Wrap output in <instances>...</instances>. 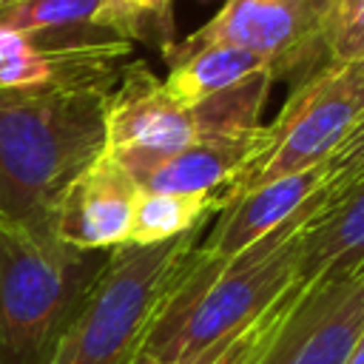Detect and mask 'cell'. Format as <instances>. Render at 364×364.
Here are the masks:
<instances>
[{"instance_id": "cell-1", "label": "cell", "mask_w": 364, "mask_h": 364, "mask_svg": "<svg viewBox=\"0 0 364 364\" xmlns=\"http://www.w3.org/2000/svg\"><path fill=\"white\" fill-rule=\"evenodd\" d=\"M114 85L51 82L0 91L3 219L51 230V210L65 185L105 151Z\"/></svg>"}, {"instance_id": "cell-2", "label": "cell", "mask_w": 364, "mask_h": 364, "mask_svg": "<svg viewBox=\"0 0 364 364\" xmlns=\"http://www.w3.org/2000/svg\"><path fill=\"white\" fill-rule=\"evenodd\" d=\"M313 213L316 196L230 259H205L193 250L139 353L156 361H176L216 344L267 310L296 282L301 230Z\"/></svg>"}, {"instance_id": "cell-3", "label": "cell", "mask_w": 364, "mask_h": 364, "mask_svg": "<svg viewBox=\"0 0 364 364\" xmlns=\"http://www.w3.org/2000/svg\"><path fill=\"white\" fill-rule=\"evenodd\" d=\"M202 228L159 245H119L43 364H131L185 273Z\"/></svg>"}, {"instance_id": "cell-4", "label": "cell", "mask_w": 364, "mask_h": 364, "mask_svg": "<svg viewBox=\"0 0 364 364\" xmlns=\"http://www.w3.org/2000/svg\"><path fill=\"white\" fill-rule=\"evenodd\" d=\"M105 259L0 216V364H43Z\"/></svg>"}, {"instance_id": "cell-5", "label": "cell", "mask_w": 364, "mask_h": 364, "mask_svg": "<svg viewBox=\"0 0 364 364\" xmlns=\"http://www.w3.org/2000/svg\"><path fill=\"white\" fill-rule=\"evenodd\" d=\"M361 114L364 60L327 65L299 80L279 119L273 122V145L219 196V210L267 182L324 165Z\"/></svg>"}, {"instance_id": "cell-6", "label": "cell", "mask_w": 364, "mask_h": 364, "mask_svg": "<svg viewBox=\"0 0 364 364\" xmlns=\"http://www.w3.org/2000/svg\"><path fill=\"white\" fill-rule=\"evenodd\" d=\"M327 0H228L173 51L239 46L267 60L273 77H310L327 68L321 20Z\"/></svg>"}, {"instance_id": "cell-7", "label": "cell", "mask_w": 364, "mask_h": 364, "mask_svg": "<svg viewBox=\"0 0 364 364\" xmlns=\"http://www.w3.org/2000/svg\"><path fill=\"white\" fill-rule=\"evenodd\" d=\"M199 139V111L171 100L142 60L125 63L105 111V154L136 179Z\"/></svg>"}, {"instance_id": "cell-8", "label": "cell", "mask_w": 364, "mask_h": 364, "mask_svg": "<svg viewBox=\"0 0 364 364\" xmlns=\"http://www.w3.org/2000/svg\"><path fill=\"white\" fill-rule=\"evenodd\" d=\"M364 333V264L304 287L259 364H344Z\"/></svg>"}, {"instance_id": "cell-9", "label": "cell", "mask_w": 364, "mask_h": 364, "mask_svg": "<svg viewBox=\"0 0 364 364\" xmlns=\"http://www.w3.org/2000/svg\"><path fill=\"white\" fill-rule=\"evenodd\" d=\"M136 179L105 151L82 168L51 210V233L77 250H114L128 245Z\"/></svg>"}, {"instance_id": "cell-10", "label": "cell", "mask_w": 364, "mask_h": 364, "mask_svg": "<svg viewBox=\"0 0 364 364\" xmlns=\"http://www.w3.org/2000/svg\"><path fill=\"white\" fill-rule=\"evenodd\" d=\"M273 125H259L242 134L205 136L176 156L148 168L136 176L142 191H168V193H202L219 196L273 145Z\"/></svg>"}, {"instance_id": "cell-11", "label": "cell", "mask_w": 364, "mask_h": 364, "mask_svg": "<svg viewBox=\"0 0 364 364\" xmlns=\"http://www.w3.org/2000/svg\"><path fill=\"white\" fill-rule=\"evenodd\" d=\"M324 179V165L282 176L276 182H267L236 202H230L225 210H219L216 225L210 236L196 247L205 259H230L276 230L284 219H290L301 205H307Z\"/></svg>"}, {"instance_id": "cell-12", "label": "cell", "mask_w": 364, "mask_h": 364, "mask_svg": "<svg viewBox=\"0 0 364 364\" xmlns=\"http://www.w3.org/2000/svg\"><path fill=\"white\" fill-rule=\"evenodd\" d=\"M364 264V176L301 230L296 282L304 287L341 279Z\"/></svg>"}, {"instance_id": "cell-13", "label": "cell", "mask_w": 364, "mask_h": 364, "mask_svg": "<svg viewBox=\"0 0 364 364\" xmlns=\"http://www.w3.org/2000/svg\"><path fill=\"white\" fill-rule=\"evenodd\" d=\"M165 54L168 60H173V65L162 80V88L171 100H176L185 108H193L202 100L230 85H239L253 74L270 71L264 57L239 46H202L191 51L165 48Z\"/></svg>"}, {"instance_id": "cell-14", "label": "cell", "mask_w": 364, "mask_h": 364, "mask_svg": "<svg viewBox=\"0 0 364 364\" xmlns=\"http://www.w3.org/2000/svg\"><path fill=\"white\" fill-rule=\"evenodd\" d=\"M304 293V284L293 282L267 310H262L253 321H247L245 327H239L236 333L219 338L216 344L176 358V361H156L145 353H136L131 364H259L264 358V353L270 350V344L276 341V336L282 333L287 316L293 313L299 296Z\"/></svg>"}, {"instance_id": "cell-15", "label": "cell", "mask_w": 364, "mask_h": 364, "mask_svg": "<svg viewBox=\"0 0 364 364\" xmlns=\"http://www.w3.org/2000/svg\"><path fill=\"white\" fill-rule=\"evenodd\" d=\"M219 213L216 196L202 193H168V191H142L134 202L128 245H159L176 239L210 216Z\"/></svg>"}, {"instance_id": "cell-16", "label": "cell", "mask_w": 364, "mask_h": 364, "mask_svg": "<svg viewBox=\"0 0 364 364\" xmlns=\"http://www.w3.org/2000/svg\"><path fill=\"white\" fill-rule=\"evenodd\" d=\"M102 3L105 0H17L0 9V26L31 37L82 34L97 28L94 17Z\"/></svg>"}, {"instance_id": "cell-17", "label": "cell", "mask_w": 364, "mask_h": 364, "mask_svg": "<svg viewBox=\"0 0 364 364\" xmlns=\"http://www.w3.org/2000/svg\"><path fill=\"white\" fill-rule=\"evenodd\" d=\"M321 43L330 65L364 60V0H327Z\"/></svg>"}, {"instance_id": "cell-18", "label": "cell", "mask_w": 364, "mask_h": 364, "mask_svg": "<svg viewBox=\"0 0 364 364\" xmlns=\"http://www.w3.org/2000/svg\"><path fill=\"white\" fill-rule=\"evenodd\" d=\"M361 176H364V114L353 125V131L344 136V142L324 162V179L316 193V213L330 202H336Z\"/></svg>"}, {"instance_id": "cell-19", "label": "cell", "mask_w": 364, "mask_h": 364, "mask_svg": "<svg viewBox=\"0 0 364 364\" xmlns=\"http://www.w3.org/2000/svg\"><path fill=\"white\" fill-rule=\"evenodd\" d=\"M171 3L173 0H105L94 17V26L119 40H134L142 37L148 20H162Z\"/></svg>"}, {"instance_id": "cell-20", "label": "cell", "mask_w": 364, "mask_h": 364, "mask_svg": "<svg viewBox=\"0 0 364 364\" xmlns=\"http://www.w3.org/2000/svg\"><path fill=\"white\" fill-rule=\"evenodd\" d=\"M344 364H364V333L358 336V341H355V347H353V353L347 355Z\"/></svg>"}, {"instance_id": "cell-21", "label": "cell", "mask_w": 364, "mask_h": 364, "mask_svg": "<svg viewBox=\"0 0 364 364\" xmlns=\"http://www.w3.org/2000/svg\"><path fill=\"white\" fill-rule=\"evenodd\" d=\"M11 3H17V0H0V9H3V6H11Z\"/></svg>"}]
</instances>
